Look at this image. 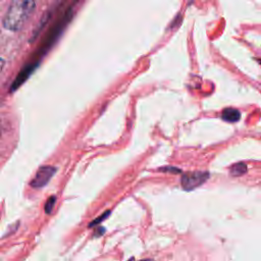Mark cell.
I'll return each mask as SVG.
<instances>
[{"mask_svg": "<svg viewBox=\"0 0 261 261\" xmlns=\"http://www.w3.org/2000/svg\"><path fill=\"white\" fill-rule=\"evenodd\" d=\"M55 201H56L55 196H51V197L48 198V200H47V202L45 204V212L47 214H50L52 212V209H53V207L55 205Z\"/></svg>", "mask_w": 261, "mask_h": 261, "instance_id": "7", "label": "cell"}, {"mask_svg": "<svg viewBox=\"0 0 261 261\" xmlns=\"http://www.w3.org/2000/svg\"><path fill=\"white\" fill-rule=\"evenodd\" d=\"M128 261H134V258H132V259H129Z\"/></svg>", "mask_w": 261, "mask_h": 261, "instance_id": "10", "label": "cell"}, {"mask_svg": "<svg viewBox=\"0 0 261 261\" xmlns=\"http://www.w3.org/2000/svg\"><path fill=\"white\" fill-rule=\"evenodd\" d=\"M247 171V166L244 163H237L230 167V174L233 176H240Z\"/></svg>", "mask_w": 261, "mask_h": 261, "instance_id": "5", "label": "cell"}, {"mask_svg": "<svg viewBox=\"0 0 261 261\" xmlns=\"http://www.w3.org/2000/svg\"><path fill=\"white\" fill-rule=\"evenodd\" d=\"M110 214V211L108 210V211H106V212H104L102 215H100V216H98L96 219H94L92 222H90L89 223V227H93V226H97L98 224H100L103 220H105L107 217H108V215Z\"/></svg>", "mask_w": 261, "mask_h": 261, "instance_id": "6", "label": "cell"}, {"mask_svg": "<svg viewBox=\"0 0 261 261\" xmlns=\"http://www.w3.org/2000/svg\"><path fill=\"white\" fill-rule=\"evenodd\" d=\"M209 177L207 171H191L182 174L180 178L181 187L186 191H192L202 184H204Z\"/></svg>", "mask_w": 261, "mask_h": 261, "instance_id": "2", "label": "cell"}, {"mask_svg": "<svg viewBox=\"0 0 261 261\" xmlns=\"http://www.w3.org/2000/svg\"><path fill=\"white\" fill-rule=\"evenodd\" d=\"M104 231H105V228L104 227H99L98 226V228H96V230L94 231L95 233H94V237H100V236H102L103 233H104Z\"/></svg>", "mask_w": 261, "mask_h": 261, "instance_id": "9", "label": "cell"}, {"mask_svg": "<svg viewBox=\"0 0 261 261\" xmlns=\"http://www.w3.org/2000/svg\"><path fill=\"white\" fill-rule=\"evenodd\" d=\"M159 170H161V171H168V172H173V173H179L180 172V169H178V168H176V167H163V168H160Z\"/></svg>", "mask_w": 261, "mask_h": 261, "instance_id": "8", "label": "cell"}, {"mask_svg": "<svg viewBox=\"0 0 261 261\" xmlns=\"http://www.w3.org/2000/svg\"><path fill=\"white\" fill-rule=\"evenodd\" d=\"M55 172L56 168L53 166H42L39 168L35 177L31 180L30 185L35 189L43 188L48 184V181L52 178Z\"/></svg>", "mask_w": 261, "mask_h": 261, "instance_id": "3", "label": "cell"}, {"mask_svg": "<svg viewBox=\"0 0 261 261\" xmlns=\"http://www.w3.org/2000/svg\"><path fill=\"white\" fill-rule=\"evenodd\" d=\"M36 7V0H12L3 17V27L11 32L19 31Z\"/></svg>", "mask_w": 261, "mask_h": 261, "instance_id": "1", "label": "cell"}, {"mask_svg": "<svg viewBox=\"0 0 261 261\" xmlns=\"http://www.w3.org/2000/svg\"><path fill=\"white\" fill-rule=\"evenodd\" d=\"M221 118L227 122H236L241 118V113L234 108H225L221 113Z\"/></svg>", "mask_w": 261, "mask_h": 261, "instance_id": "4", "label": "cell"}]
</instances>
